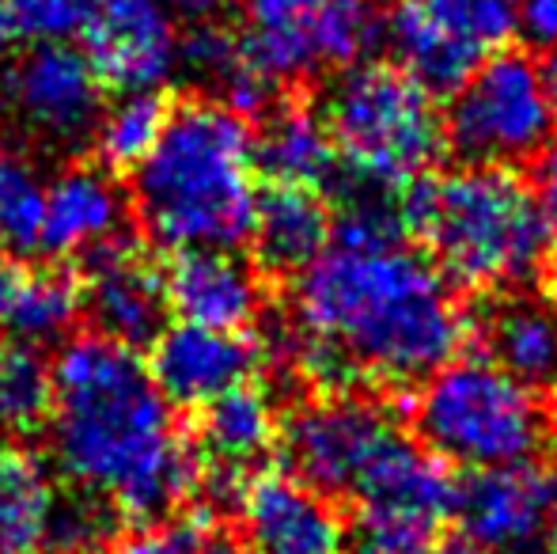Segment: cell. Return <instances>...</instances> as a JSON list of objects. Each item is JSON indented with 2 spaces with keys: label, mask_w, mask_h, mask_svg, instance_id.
<instances>
[{
  "label": "cell",
  "mask_w": 557,
  "mask_h": 554,
  "mask_svg": "<svg viewBox=\"0 0 557 554\" xmlns=\"http://www.w3.org/2000/svg\"><path fill=\"white\" fill-rule=\"evenodd\" d=\"M467 311L433 259L403 244H331L293 281L288 361L331 392L421 384L459 354Z\"/></svg>",
  "instance_id": "6da1fadb"
},
{
  "label": "cell",
  "mask_w": 557,
  "mask_h": 554,
  "mask_svg": "<svg viewBox=\"0 0 557 554\" xmlns=\"http://www.w3.org/2000/svg\"><path fill=\"white\" fill-rule=\"evenodd\" d=\"M53 369L50 459L133 525H156L198 490V452L183 444L171 403L133 346L84 334L61 346Z\"/></svg>",
  "instance_id": "7a4b0ae2"
},
{
  "label": "cell",
  "mask_w": 557,
  "mask_h": 554,
  "mask_svg": "<svg viewBox=\"0 0 557 554\" xmlns=\"http://www.w3.org/2000/svg\"><path fill=\"white\" fill-rule=\"evenodd\" d=\"M129 206L163 251H235L258 209L255 130L216 99L171 107L156 145L133 168Z\"/></svg>",
  "instance_id": "3957f363"
},
{
  "label": "cell",
  "mask_w": 557,
  "mask_h": 554,
  "mask_svg": "<svg viewBox=\"0 0 557 554\" xmlns=\"http://www.w3.org/2000/svg\"><path fill=\"white\" fill-rule=\"evenodd\" d=\"M406 217L436 270L478 293L520 288L557 247V224L531 178L500 163H462L441 178H421Z\"/></svg>",
  "instance_id": "277c9868"
},
{
  "label": "cell",
  "mask_w": 557,
  "mask_h": 554,
  "mask_svg": "<svg viewBox=\"0 0 557 554\" xmlns=\"http://www.w3.org/2000/svg\"><path fill=\"white\" fill-rule=\"evenodd\" d=\"M319 114L342 168L391 190L421 183L447 145L433 96L391 61H357L342 69Z\"/></svg>",
  "instance_id": "5b68a950"
},
{
  "label": "cell",
  "mask_w": 557,
  "mask_h": 554,
  "mask_svg": "<svg viewBox=\"0 0 557 554\" xmlns=\"http://www.w3.org/2000/svg\"><path fill=\"white\" fill-rule=\"evenodd\" d=\"M413 426L433 456L467 471L531 464L550 441L543 399L485 357H451L421 380Z\"/></svg>",
  "instance_id": "8992f818"
},
{
  "label": "cell",
  "mask_w": 557,
  "mask_h": 554,
  "mask_svg": "<svg viewBox=\"0 0 557 554\" xmlns=\"http://www.w3.org/2000/svg\"><path fill=\"white\" fill-rule=\"evenodd\" d=\"M557 103L546 69L516 50L493 53L451 96L444 140L462 163L512 168L554 140Z\"/></svg>",
  "instance_id": "52a82bcc"
},
{
  "label": "cell",
  "mask_w": 557,
  "mask_h": 554,
  "mask_svg": "<svg viewBox=\"0 0 557 554\" xmlns=\"http://www.w3.org/2000/svg\"><path fill=\"white\" fill-rule=\"evenodd\" d=\"M243 50L273 81H308L364 61L383 35L368 0H235Z\"/></svg>",
  "instance_id": "ba28073f"
},
{
  "label": "cell",
  "mask_w": 557,
  "mask_h": 554,
  "mask_svg": "<svg viewBox=\"0 0 557 554\" xmlns=\"http://www.w3.org/2000/svg\"><path fill=\"white\" fill-rule=\"evenodd\" d=\"M516 30V0H398L383 23L395 65L429 96H455Z\"/></svg>",
  "instance_id": "9c48e42d"
},
{
  "label": "cell",
  "mask_w": 557,
  "mask_h": 554,
  "mask_svg": "<svg viewBox=\"0 0 557 554\" xmlns=\"http://www.w3.org/2000/svg\"><path fill=\"white\" fill-rule=\"evenodd\" d=\"M395 433L403 429L387 407L357 392H334L296 407L281 421L277 444L285 471L331 497L352 494L360 475Z\"/></svg>",
  "instance_id": "30bf717a"
},
{
  "label": "cell",
  "mask_w": 557,
  "mask_h": 554,
  "mask_svg": "<svg viewBox=\"0 0 557 554\" xmlns=\"http://www.w3.org/2000/svg\"><path fill=\"white\" fill-rule=\"evenodd\" d=\"M4 99L27 134L46 145H81L103 111V76L73 42H35L8 73Z\"/></svg>",
  "instance_id": "8fae6325"
},
{
  "label": "cell",
  "mask_w": 557,
  "mask_h": 554,
  "mask_svg": "<svg viewBox=\"0 0 557 554\" xmlns=\"http://www.w3.org/2000/svg\"><path fill=\"white\" fill-rule=\"evenodd\" d=\"M262 357L265 354L247 334L213 331V327L178 319L152 338V354L145 365L171 407L201 410L232 387L250 384Z\"/></svg>",
  "instance_id": "7c38bea8"
},
{
  "label": "cell",
  "mask_w": 557,
  "mask_h": 554,
  "mask_svg": "<svg viewBox=\"0 0 557 554\" xmlns=\"http://www.w3.org/2000/svg\"><path fill=\"white\" fill-rule=\"evenodd\" d=\"M84 42L103 84L122 91H156L178 69L175 20L163 0H96Z\"/></svg>",
  "instance_id": "4fadbf2b"
},
{
  "label": "cell",
  "mask_w": 557,
  "mask_h": 554,
  "mask_svg": "<svg viewBox=\"0 0 557 554\" xmlns=\"http://www.w3.org/2000/svg\"><path fill=\"white\" fill-rule=\"evenodd\" d=\"M557 505L554 479L535 464L490 467L459 482L455 513L467 540L497 551H535Z\"/></svg>",
  "instance_id": "5bb4252c"
},
{
  "label": "cell",
  "mask_w": 557,
  "mask_h": 554,
  "mask_svg": "<svg viewBox=\"0 0 557 554\" xmlns=\"http://www.w3.org/2000/svg\"><path fill=\"white\" fill-rule=\"evenodd\" d=\"M235 513L250 554H345L342 513L288 471L255 475Z\"/></svg>",
  "instance_id": "9a60e30c"
},
{
  "label": "cell",
  "mask_w": 557,
  "mask_h": 554,
  "mask_svg": "<svg viewBox=\"0 0 557 554\" xmlns=\"http://www.w3.org/2000/svg\"><path fill=\"white\" fill-rule=\"evenodd\" d=\"M467 334L485 349V361L523 384L539 399H557V300L523 288H505L467 316Z\"/></svg>",
  "instance_id": "2e32d148"
},
{
  "label": "cell",
  "mask_w": 557,
  "mask_h": 554,
  "mask_svg": "<svg viewBox=\"0 0 557 554\" xmlns=\"http://www.w3.org/2000/svg\"><path fill=\"white\" fill-rule=\"evenodd\" d=\"M84 316L96 323V334L122 346H152L168 319V285L163 274L137 251L117 239L88 255V278L81 285Z\"/></svg>",
  "instance_id": "e0dca14e"
},
{
  "label": "cell",
  "mask_w": 557,
  "mask_h": 554,
  "mask_svg": "<svg viewBox=\"0 0 557 554\" xmlns=\"http://www.w3.org/2000/svg\"><path fill=\"white\" fill-rule=\"evenodd\" d=\"M129 217V194L114 183L111 168L76 163L46 183L42 251L73 259L96 255L122 239Z\"/></svg>",
  "instance_id": "ac0fdd59"
},
{
  "label": "cell",
  "mask_w": 557,
  "mask_h": 554,
  "mask_svg": "<svg viewBox=\"0 0 557 554\" xmlns=\"http://www.w3.org/2000/svg\"><path fill=\"white\" fill-rule=\"evenodd\" d=\"M168 308L183 323L243 334L262 311V285L235 251H183L163 274Z\"/></svg>",
  "instance_id": "d6986e66"
},
{
  "label": "cell",
  "mask_w": 557,
  "mask_h": 554,
  "mask_svg": "<svg viewBox=\"0 0 557 554\" xmlns=\"http://www.w3.org/2000/svg\"><path fill=\"white\" fill-rule=\"evenodd\" d=\"M455 494H459V482L451 479L444 459L406 433H395L383 444V452L352 490L360 509L395 513L433 528H441L455 513Z\"/></svg>",
  "instance_id": "ffe728a7"
},
{
  "label": "cell",
  "mask_w": 557,
  "mask_h": 554,
  "mask_svg": "<svg viewBox=\"0 0 557 554\" xmlns=\"http://www.w3.org/2000/svg\"><path fill=\"white\" fill-rule=\"evenodd\" d=\"M255 259L273 274H304L334 244V209L311 186H270L250 229Z\"/></svg>",
  "instance_id": "44dd1931"
},
{
  "label": "cell",
  "mask_w": 557,
  "mask_h": 554,
  "mask_svg": "<svg viewBox=\"0 0 557 554\" xmlns=\"http://www.w3.org/2000/svg\"><path fill=\"white\" fill-rule=\"evenodd\" d=\"M258 171L270 178V186H311L331 190L342 171L334 137L326 130L323 114L308 107H281L270 111L262 137H255Z\"/></svg>",
  "instance_id": "7402d4cb"
},
{
  "label": "cell",
  "mask_w": 557,
  "mask_h": 554,
  "mask_svg": "<svg viewBox=\"0 0 557 554\" xmlns=\"http://www.w3.org/2000/svg\"><path fill=\"white\" fill-rule=\"evenodd\" d=\"M178 65L190 69V76H198L227 111L243 114H270V103L277 96V81L270 73L250 61V53L243 50V38L224 30L221 23H201L190 27V35L178 42Z\"/></svg>",
  "instance_id": "603a6c76"
},
{
  "label": "cell",
  "mask_w": 557,
  "mask_h": 554,
  "mask_svg": "<svg viewBox=\"0 0 557 554\" xmlns=\"http://www.w3.org/2000/svg\"><path fill=\"white\" fill-rule=\"evenodd\" d=\"M277 433L281 421L270 395L250 380V384L232 387L221 399L201 407L194 444H198L201 464L250 471L270 452V444H277Z\"/></svg>",
  "instance_id": "cb8c5ba5"
},
{
  "label": "cell",
  "mask_w": 557,
  "mask_h": 554,
  "mask_svg": "<svg viewBox=\"0 0 557 554\" xmlns=\"http://www.w3.org/2000/svg\"><path fill=\"white\" fill-rule=\"evenodd\" d=\"M84 311L81 304V281L61 267H23L8 288L4 311H0V327L12 334L15 342L27 346H42L61 334L73 331L76 316Z\"/></svg>",
  "instance_id": "d4e9b609"
},
{
  "label": "cell",
  "mask_w": 557,
  "mask_h": 554,
  "mask_svg": "<svg viewBox=\"0 0 557 554\" xmlns=\"http://www.w3.org/2000/svg\"><path fill=\"white\" fill-rule=\"evenodd\" d=\"M50 475L27 452L0 448V554H30L42 547L53 509Z\"/></svg>",
  "instance_id": "484cf974"
},
{
  "label": "cell",
  "mask_w": 557,
  "mask_h": 554,
  "mask_svg": "<svg viewBox=\"0 0 557 554\" xmlns=\"http://www.w3.org/2000/svg\"><path fill=\"white\" fill-rule=\"evenodd\" d=\"M168 111L171 107L160 99V91H122L111 107H103L91 130L103 168H137L160 137Z\"/></svg>",
  "instance_id": "4316f807"
},
{
  "label": "cell",
  "mask_w": 557,
  "mask_h": 554,
  "mask_svg": "<svg viewBox=\"0 0 557 554\" xmlns=\"http://www.w3.org/2000/svg\"><path fill=\"white\" fill-rule=\"evenodd\" d=\"M46 178L27 156L0 152V255L23 259L42 251Z\"/></svg>",
  "instance_id": "83f0119b"
},
{
  "label": "cell",
  "mask_w": 557,
  "mask_h": 554,
  "mask_svg": "<svg viewBox=\"0 0 557 554\" xmlns=\"http://www.w3.org/2000/svg\"><path fill=\"white\" fill-rule=\"evenodd\" d=\"M53 407V369L42 361L38 346L15 342L0 349V429L42 426Z\"/></svg>",
  "instance_id": "f1b7e54d"
},
{
  "label": "cell",
  "mask_w": 557,
  "mask_h": 554,
  "mask_svg": "<svg viewBox=\"0 0 557 554\" xmlns=\"http://www.w3.org/2000/svg\"><path fill=\"white\" fill-rule=\"evenodd\" d=\"M117 509L107 497L76 490L73 497H53L42 547L50 554H99L117 535Z\"/></svg>",
  "instance_id": "f546056e"
},
{
  "label": "cell",
  "mask_w": 557,
  "mask_h": 554,
  "mask_svg": "<svg viewBox=\"0 0 557 554\" xmlns=\"http://www.w3.org/2000/svg\"><path fill=\"white\" fill-rule=\"evenodd\" d=\"M345 554H436V528L395 513L360 509L345 528Z\"/></svg>",
  "instance_id": "4dcf8cb0"
},
{
  "label": "cell",
  "mask_w": 557,
  "mask_h": 554,
  "mask_svg": "<svg viewBox=\"0 0 557 554\" xmlns=\"http://www.w3.org/2000/svg\"><path fill=\"white\" fill-rule=\"evenodd\" d=\"M96 0H8L15 35L30 42H73L88 35Z\"/></svg>",
  "instance_id": "1f68e13d"
},
{
  "label": "cell",
  "mask_w": 557,
  "mask_h": 554,
  "mask_svg": "<svg viewBox=\"0 0 557 554\" xmlns=\"http://www.w3.org/2000/svg\"><path fill=\"white\" fill-rule=\"evenodd\" d=\"M206 540L209 535L201 517H168L133 532L117 554H201Z\"/></svg>",
  "instance_id": "d6a6232c"
},
{
  "label": "cell",
  "mask_w": 557,
  "mask_h": 554,
  "mask_svg": "<svg viewBox=\"0 0 557 554\" xmlns=\"http://www.w3.org/2000/svg\"><path fill=\"white\" fill-rule=\"evenodd\" d=\"M516 23L535 46L557 50V0H516Z\"/></svg>",
  "instance_id": "836d02e7"
},
{
  "label": "cell",
  "mask_w": 557,
  "mask_h": 554,
  "mask_svg": "<svg viewBox=\"0 0 557 554\" xmlns=\"http://www.w3.org/2000/svg\"><path fill=\"white\" fill-rule=\"evenodd\" d=\"M531 186L539 190L546 213H550L554 224H557V140H550V145L535 156V175H531Z\"/></svg>",
  "instance_id": "e575fe53"
},
{
  "label": "cell",
  "mask_w": 557,
  "mask_h": 554,
  "mask_svg": "<svg viewBox=\"0 0 557 554\" xmlns=\"http://www.w3.org/2000/svg\"><path fill=\"white\" fill-rule=\"evenodd\" d=\"M171 12V20H183L190 27H201V23H216L224 15V8L232 0H163Z\"/></svg>",
  "instance_id": "d590c367"
},
{
  "label": "cell",
  "mask_w": 557,
  "mask_h": 554,
  "mask_svg": "<svg viewBox=\"0 0 557 554\" xmlns=\"http://www.w3.org/2000/svg\"><path fill=\"white\" fill-rule=\"evenodd\" d=\"M436 554H531V551H497V547H482V543L467 540V535H459V540L444 543V547H436Z\"/></svg>",
  "instance_id": "8d00e7d4"
},
{
  "label": "cell",
  "mask_w": 557,
  "mask_h": 554,
  "mask_svg": "<svg viewBox=\"0 0 557 554\" xmlns=\"http://www.w3.org/2000/svg\"><path fill=\"white\" fill-rule=\"evenodd\" d=\"M201 554H250V551L243 547V543H235V540H213V535H209Z\"/></svg>",
  "instance_id": "74e56055"
},
{
  "label": "cell",
  "mask_w": 557,
  "mask_h": 554,
  "mask_svg": "<svg viewBox=\"0 0 557 554\" xmlns=\"http://www.w3.org/2000/svg\"><path fill=\"white\" fill-rule=\"evenodd\" d=\"M15 38V27H12V12H8V0H0V53L8 50V42Z\"/></svg>",
  "instance_id": "f35d334b"
},
{
  "label": "cell",
  "mask_w": 557,
  "mask_h": 554,
  "mask_svg": "<svg viewBox=\"0 0 557 554\" xmlns=\"http://www.w3.org/2000/svg\"><path fill=\"white\" fill-rule=\"evenodd\" d=\"M546 81H550V91H554V103H557V58H554V65L546 69Z\"/></svg>",
  "instance_id": "ab89813d"
},
{
  "label": "cell",
  "mask_w": 557,
  "mask_h": 554,
  "mask_svg": "<svg viewBox=\"0 0 557 554\" xmlns=\"http://www.w3.org/2000/svg\"><path fill=\"white\" fill-rule=\"evenodd\" d=\"M543 554H557V525L550 528V535H546V551Z\"/></svg>",
  "instance_id": "60d3db41"
},
{
  "label": "cell",
  "mask_w": 557,
  "mask_h": 554,
  "mask_svg": "<svg viewBox=\"0 0 557 554\" xmlns=\"http://www.w3.org/2000/svg\"><path fill=\"white\" fill-rule=\"evenodd\" d=\"M550 479H554V490H557V471H554V475H550Z\"/></svg>",
  "instance_id": "b9f144b4"
},
{
  "label": "cell",
  "mask_w": 557,
  "mask_h": 554,
  "mask_svg": "<svg viewBox=\"0 0 557 554\" xmlns=\"http://www.w3.org/2000/svg\"><path fill=\"white\" fill-rule=\"evenodd\" d=\"M0 349H4V346H0Z\"/></svg>",
  "instance_id": "7bdbcfd3"
},
{
  "label": "cell",
  "mask_w": 557,
  "mask_h": 554,
  "mask_svg": "<svg viewBox=\"0 0 557 554\" xmlns=\"http://www.w3.org/2000/svg\"><path fill=\"white\" fill-rule=\"evenodd\" d=\"M0 114H4V111H0Z\"/></svg>",
  "instance_id": "ee69618b"
}]
</instances>
